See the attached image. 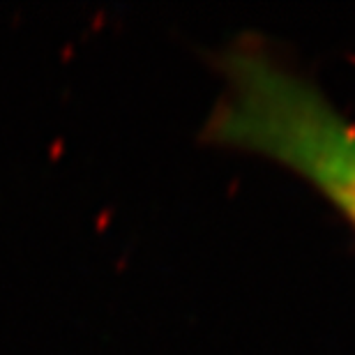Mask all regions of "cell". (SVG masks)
<instances>
[{
    "label": "cell",
    "instance_id": "obj_1",
    "mask_svg": "<svg viewBox=\"0 0 355 355\" xmlns=\"http://www.w3.org/2000/svg\"><path fill=\"white\" fill-rule=\"evenodd\" d=\"M215 67L205 144L288 168L355 229V120L263 37L229 42Z\"/></svg>",
    "mask_w": 355,
    "mask_h": 355
}]
</instances>
